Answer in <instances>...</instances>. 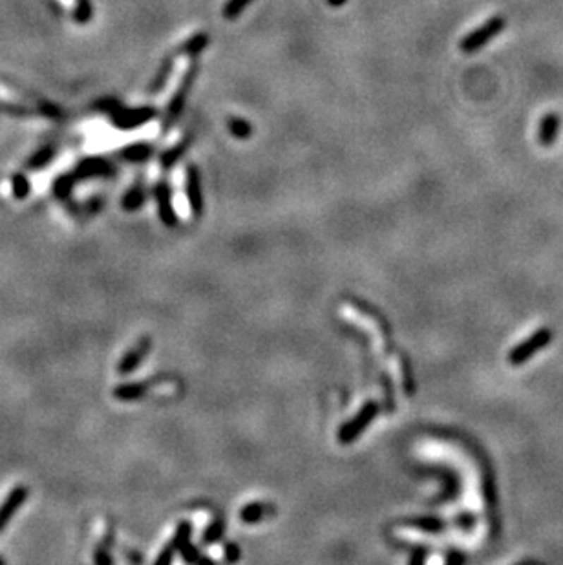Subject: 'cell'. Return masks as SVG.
<instances>
[{"mask_svg":"<svg viewBox=\"0 0 563 565\" xmlns=\"http://www.w3.org/2000/svg\"><path fill=\"white\" fill-rule=\"evenodd\" d=\"M35 99L32 95H26V99L15 97V92L2 88L0 86V104L4 108L6 112L13 114V116H42V117H59L61 112L59 108L54 107L52 103H44V101H37L32 104Z\"/></svg>","mask_w":563,"mask_h":565,"instance_id":"cell-1","label":"cell"},{"mask_svg":"<svg viewBox=\"0 0 563 565\" xmlns=\"http://www.w3.org/2000/svg\"><path fill=\"white\" fill-rule=\"evenodd\" d=\"M196 75H198V64L193 63L188 66L187 72L183 73L181 81H179V86L176 88L172 99H170L169 108H167L165 114V121H163V128H167V130L174 125L176 119H178V117L181 116V112H183L185 104H187V97L188 94H190V88H193L194 81H196Z\"/></svg>","mask_w":563,"mask_h":565,"instance_id":"cell-2","label":"cell"},{"mask_svg":"<svg viewBox=\"0 0 563 565\" xmlns=\"http://www.w3.org/2000/svg\"><path fill=\"white\" fill-rule=\"evenodd\" d=\"M507 26L505 17H492L488 18L487 23H483L481 26L476 28L474 32H470L468 35H465V39L461 41L459 48L465 51V54H474L478 49H481L483 46H487L488 42L494 39L496 35H500Z\"/></svg>","mask_w":563,"mask_h":565,"instance_id":"cell-3","label":"cell"},{"mask_svg":"<svg viewBox=\"0 0 563 565\" xmlns=\"http://www.w3.org/2000/svg\"><path fill=\"white\" fill-rule=\"evenodd\" d=\"M550 339H552V332H550L549 328L538 329L534 335L528 336L527 341H523L521 344L516 346L514 350L510 351L509 363L512 364V366H521V364H525L528 359H531L532 355H536L538 351L543 350V348L550 342Z\"/></svg>","mask_w":563,"mask_h":565,"instance_id":"cell-4","label":"cell"},{"mask_svg":"<svg viewBox=\"0 0 563 565\" xmlns=\"http://www.w3.org/2000/svg\"><path fill=\"white\" fill-rule=\"evenodd\" d=\"M30 490L24 485H17L11 492L8 494V498L0 503V533L9 525V521L13 520V516L20 511L24 503H26Z\"/></svg>","mask_w":563,"mask_h":565,"instance_id":"cell-5","label":"cell"},{"mask_svg":"<svg viewBox=\"0 0 563 565\" xmlns=\"http://www.w3.org/2000/svg\"><path fill=\"white\" fill-rule=\"evenodd\" d=\"M154 116H156V108L152 107L135 108V110H123L121 108L114 114L112 121L117 128H138V126L150 121Z\"/></svg>","mask_w":563,"mask_h":565,"instance_id":"cell-6","label":"cell"},{"mask_svg":"<svg viewBox=\"0 0 563 565\" xmlns=\"http://www.w3.org/2000/svg\"><path fill=\"white\" fill-rule=\"evenodd\" d=\"M562 130V117L556 112H549L541 117L540 128H538V141L541 147H552L558 140V134Z\"/></svg>","mask_w":563,"mask_h":565,"instance_id":"cell-7","label":"cell"},{"mask_svg":"<svg viewBox=\"0 0 563 565\" xmlns=\"http://www.w3.org/2000/svg\"><path fill=\"white\" fill-rule=\"evenodd\" d=\"M110 171H112V166L104 163L103 159H88V162H85L77 169L73 178L80 180V178H88V176H104Z\"/></svg>","mask_w":563,"mask_h":565,"instance_id":"cell-8","label":"cell"},{"mask_svg":"<svg viewBox=\"0 0 563 565\" xmlns=\"http://www.w3.org/2000/svg\"><path fill=\"white\" fill-rule=\"evenodd\" d=\"M172 70H174V59L172 57L165 59V61L161 63V66H159V70L156 72V75H154L150 86H148V92L157 94V92H159L161 88L167 85V81L170 79V75H172Z\"/></svg>","mask_w":563,"mask_h":565,"instance_id":"cell-9","label":"cell"},{"mask_svg":"<svg viewBox=\"0 0 563 565\" xmlns=\"http://www.w3.org/2000/svg\"><path fill=\"white\" fill-rule=\"evenodd\" d=\"M209 42L210 37L207 33H196V35H193L179 46V51L183 55H200L209 46Z\"/></svg>","mask_w":563,"mask_h":565,"instance_id":"cell-10","label":"cell"},{"mask_svg":"<svg viewBox=\"0 0 563 565\" xmlns=\"http://www.w3.org/2000/svg\"><path fill=\"white\" fill-rule=\"evenodd\" d=\"M54 154H55L54 147H42L39 152L33 154L32 159L28 162V169H30V171H39V169L46 166L52 159H54Z\"/></svg>","mask_w":563,"mask_h":565,"instance_id":"cell-11","label":"cell"},{"mask_svg":"<svg viewBox=\"0 0 563 565\" xmlns=\"http://www.w3.org/2000/svg\"><path fill=\"white\" fill-rule=\"evenodd\" d=\"M94 15V8L90 0H73V18L79 24H86Z\"/></svg>","mask_w":563,"mask_h":565,"instance_id":"cell-12","label":"cell"},{"mask_svg":"<svg viewBox=\"0 0 563 565\" xmlns=\"http://www.w3.org/2000/svg\"><path fill=\"white\" fill-rule=\"evenodd\" d=\"M253 0H227L224 6V17L227 20H234V18L240 17L243 11H246L247 6L250 4Z\"/></svg>","mask_w":563,"mask_h":565,"instance_id":"cell-13","label":"cell"},{"mask_svg":"<svg viewBox=\"0 0 563 565\" xmlns=\"http://www.w3.org/2000/svg\"><path fill=\"white\" fill-rule=\"evenodd\" d=\"M229 130L233 132V135L240 138V140H246V138L250 135V132H253V126L246 119H241V117H231L229 119Z\"/></svg>","mask_w":563,"mask_h":565,"instance_id":"cell-14","label":"cell"},{"mask_svg":"<svg viewBox=\"0 0 563 565\" xmlns=\"http://www.w3.org/2000/svg\"><path fill=\"white\" fill-rule=\"evenodd\" d=\"M150 152H152V148L147 147V145H132L123 152V156L130 162H141V159H147Z\"/></svg>","mask_w":563,"mask_h":565,"instance_id":"cell-15","label":"cell"},{"mask_svg":"<svg viewBox=\"0 0 563 565\" xmlns=\"http://www.w3.org/2000/svg\"><path fill=\"white\" fill-rule=\"evenodd\" d=\"M13 196L17 198V200H24V198L30 194V190H32V187H30V181H28L26 176L23 174H17L13 176Z\"/></svg>","mask_w":563,"mask_h":565,"instance_id":"cell-16","label":"cell"},{"mask_svg":"<svg viewBox=\"0 0 563 565\" xmlns=\"http://www.w3.org/2000/svg\"><path fill=\"white\" fill-rule=\"evenodd\" d=\"M73 181H75L73 176H63V178H59V180L55 181V194H57L59 198H66L68 194H70V190H72Z\"/></svg>","mask_w":563,"mask_h":565,"instance_id":"cell-17","label":"cell"},{"mask_svg":"<svg viewBox=\"0 0 563 565\" xmlns=\"http://www.w3.org/2000/svg\"><path fill=\"white\" fill-rule=\"evenodd\" d=\"M97 108L101 112H108V114H116L117 110H121L119 103H117L116 99H104V101L97 103Z\"/></svg>","mask_w":563,"mask_h":565,"instance_id":"cell-18","label":"cell"},{"mask_svg":"<svg viewBox=\"0 0 563 565\" xmlns=\"http://www.w3.org/2000/svg\"><path fill=\"white\" fill-rule=\"evenodd\" d=\"M348 0H327V4L331 6V8H340V6H344Z\"/></svg>","mask_w":563,"mask_h":565,"instance_id":"cell-19","label":"cell"},{"mask_svg":"<svg viewBox=\"0 0 563 565\" xmlns=\"http://www.w3.org/2000/svg\"><path fill=\"white\" fill-rule=\"evenodd\" d=\"M0 565H6V560L2 557H0Z\"/></svg>","mask_w":563,"mask_h":565,"instance_id":"cell-20","label":"cell"}]
</instances>
